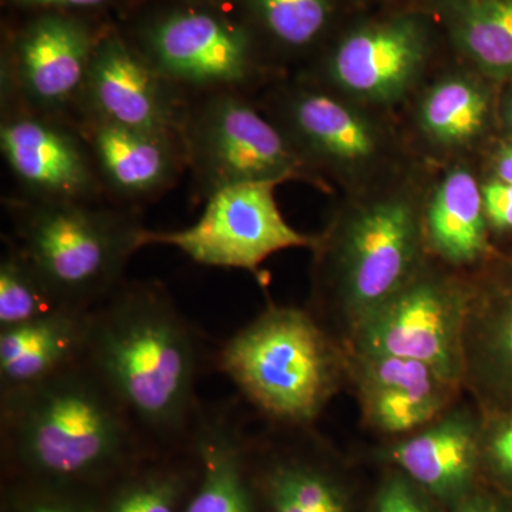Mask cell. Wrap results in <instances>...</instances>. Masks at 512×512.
<instances>
[{"label": "cell", "instance_id": "obj_10", "mask_svg": "<svg viewBox=\"0 0 512 512\" xmlns=\"http://www.w3.org/2000/svg\"><path fill=\"white\" fill-rule=\"evenodd\" d=\"M282 181H249L221 188L207 198L200 220L178 231L143 234V248H177L195 264L258 274L269 256L289 248H315L319 238L286 222L275 200Z\"/></svg>", "mask_w": 512, "mask_h": 512}, {"label": "cell", "instance_id": "obj_18", "mask_svg": "<svg viewBox=\"0 0 512 512\" xmlns=\"http://www.w3.org/2000/svg\"><path fill=\"white\" fill-rule=\"evenodd\" d=\"M90 309H63L0 329V394L52 379L86 360Z\"/></svg>", "mask_w": 512, "mask_h": 512}, {"label": "cell", "instance_id": "obj_27", "mask_svg": "<svg viewBox=\"0 0 512 512\" xmlns=\"http://www.w3.org/2000/svg\"><path fill=\"white\" fill-rule=\"evenodd\" d=\"M69 308L30 264L13 239L0 261V329L13 328Z\"/></svg>", "mask_w": 512, "mask_h": 512}, {"label": "cell", "instance_id": "obj_26", "mask_svg": "<svg viewBox=\"0 0 512 512\" xmlns=\"http://www.w3.org/2000/svg\"><path fill=\"white\" fill-rule=\"evenodd\" d=\"M249 28L288 50L312 46L328 28L330 0H238Z\"/></svg>", "mask_w": 512, "mask_h": 512}, {"label": "cell", "instance_id": "obj_5", "mask_svg": "<svg viewBox=\"0 0 512 512\" xmlns=\"http://www.w3.org/2000/svg\"><path fill=\"white\" fill-rule=\"evenodd\" d=\"M234 8L156 2L120 26L148 62L188 97L238 92L255 70V33Z\"/></svg>", "mask_w": 512, "mask_h": 512}, {"label": "cell", "instance_id": "obj_8", "mask_svg": "<svg viewBox=\"0 0 512 512\" xmlns=\"http://www.w3.org/2000/svg\"><path fill=\"white\" fill-rule=\"evenodd\" d=\"M198 197L228 185L288 181L302 170L298 148L238 92L195 97L183 128Z\"/></svg>", "mask_w": 512, "mask_h": 512}, {"label": "cell", "instance_id": "obj_20", "mask_svg": "<svg viewBox=\"0 0 512 512\" xmlns=\"http://www.w3.org/2000/svg\"><path fill=\"white\" fill-rule=\"evenodd\" d=\"M276 427L282 444L279 446L274 429L258 440L269 454V464L262 476V498L268 512H350L345 491L332 477L303 456L302 429Z\"/></svg>", "mask_w": 512, "mask_h": 512}, {"label": "cell", "instance_id": "obj_23", "mask_svg": "<svg viewBox=\"0 0 512 512\" xmlns=\"http://www.w3.org/2000/svg\"><path fill=\"white\" fill-rule=\"evenodd\" d=\"M198 477L190 447L153 451L106 487L97 512H183Z\"/></svg>", "mask_w": 512, "mask_h": 512}, {"label": "cell", "instance_id": "obj_30", "mask_svg": "<svg viewBox=\"0 0 512 512\" xmlns=\"http://www.w3.org/2000/svg\"><path fill=\"white\" fill-rule=\"evenodd\" d=\"M416 487L406 474L387 478L377 494L375 512H430Z\"/></svg>", "mask_w": 512, "mask_h": 512}, {"label": "cell", "instance_id": "obj_34", "mask_svg": "<svg viewBox=\"0 0 512 512\" xmlns=\"http://www.w3.org/2000/svg\"><path fill=\"white\" fill-rule=\"evenodd\" d=\"M454 512H503L497 505L483 497H464L458 501Z\"/></svg>", "mask_w": 512, "mask_h": 512}, {"label": "cell", "instance_id": "obj_6", "mask_svg": "<svg viewBox=\"0 0 512 512\" xmlns=\"http://www.w3.org/2000/svg\"><path fill=\"white\" fill-rule=\"evenodd\" d=\"M424 222L409 201L367 205L333 247V292L323 325L345 346L352 333L419 274Z\"/></svg>", "mask_w": 512, "mask_h": 512}, {"label": "cell", "instance_id": "obj_31", "mask_svg": "<svg viewBox=\"0 0 512 512\" xmlns=\"http://www.w3.org/2000/svg\"><path fill=\"white\" fill-rule=\"evenodd\" d=\"M490 429L483 427V456L504 476L512 478V413L498 414Z\"/></svg>", "mask_w": 512, "mask_h": 512}, {"label": "cell", "instance_id": "obj_14", "mask_svg": "<svg viewBox=\"0 0 512 512\" xmlns=\"http://www.w3.org/2000/svg\"><path fill=\"white\" fill-rule=\"evenodd\" d=\"M427 32L416 16L370 23L343 37L328 62L340 89L373 101L406 92L427 53Z\"/></svg>", "mask_w": 512, "mask_h": 512}, {"label": "cell", "instance_id": "obj_1", "mask_svg": "<svg viewBox=\"0 0 512 512\" xmlns=\"http://www.w3.org/2000/svg\"><path fill=\"white\" fill-rule=\"evenodd\" d=\"M156 451L190 447L207 365L200 332L160 282L124 281L89 311L86 360Z\"/></svg>", "mask_w": 512, "mask_h": 512}, {"label": "cell", "instance_id": "obj_19", "mask_svg": "<svg viewBox=\"0 0 512 512\" xmlns=\"http://www.w3.org/2000/svg\"><path fill=\"white\" fill-rule=\"evenodd\" d=\"M463 349L464 392L485 410L512 413V285L493 292L470 285Z\"/></svg>", "mask_w": 512, "mask_h": 512}, {"label": "cell", "instance_id": "obj_25", "mask_svg": "<svg viewBox=\"0 0 512 512\" xmlns=\"http://www.w3.org/2000/svg\"><path fill=\"white\" fill-rule=\"evenodd\" d=\"M488 100L480 87L463 77L437 83L420 107L423 130L443 144H464L483 130Z\"/></svg>", "mask_w": 512, "mask_h": 512}, {"label": "cell", "instance_id": "obj_15", "mask_svg": "<svg viewBox=\"0 0 512 512\" xmlns=\"http://www.w3.org/2000/svg\"><path fill=\"white\" fill-rule=\"evenodd\" d=\"M73 121L90 148L106 195L116 200H151L173 187L188 170L181 137L134 130L90 117Z\"/></svg>", "mask_w": 512, "mask_h": 512}, {"label": "cell", "instance_id": "obj_7", "mask_svg": "<svg viewBox=\"0 0 512 512\" xmlns=\"http://www.w3.org/2000/svg\"><path fill=\"white\" fill-rule=\"evenodd\" d=\"M79 13H25L3 30L2 111L73 120L109 20Z\"/></svg>", "mask_w": 512, "mask_h": 512}, {"label": "cell", "instance_id": "obj_21", "mask_svg": "<svg viewBox=\"0 0 512 512\" xmlns=\"http://www.w3.org/2000/svg\"><path fill=\"white\" fill-rule=\"evenodd\" d=\"M487 229L476 178L464 168L450 171L434 192L424 220L431 251L454 268L474 265L490 249Z\"/></svg>", "mask_w": 512, "mask_h": 512}, {"label": "cell", "instance_id": "obj_24", "mask_svg": "<svg viewBox=\"0 0 512 512\" xmlns=\"http://www.w3.org/2000/svg\"><path fill=\"white\" fill-rule=\"evenodd\" d=\"M446 10L466 56L490 76H512V0H448Z\"/></svg>", "mask_w": 512, "mask_h": 512}, {"label": "cell", "instance_id": "obj_22", "mask_svg": "<svg viewBox=\"0 0 512 512\" xmlns=\"http://www.w3.org/2000/svg\"><path fill=\"white\" fill-rule=\"evenodd\" d=\"M293 136L306 150L340 164L375 156L377 136L369 121L345 103L320 92H299L286 104Z\"/></svg>", "mask_w": 512, "mask_h": 512}, {"label": "cell", "instance_id": "obj_36", "mask_svg": "<svg viewBox=\"0 0 512 512\" xmlns=\"http://www.w3.org/2000/svg\"><path fill=\"white\" fill-rule=\"evenodd\" d=\"M508 117H510V123H511V126H512V103H511V106H510V110H508Z\"/></svg>", "mask_w": 512, "mask_h": 512}, {"label": "cell", "instance_id": "obj_4", "mask_svg": "<svg viewBox=\"0 0 512 512\" xmlns=\"http://www.w3.org/2000/svg\"><path fill=\"white\" fill-rule=\"evenodd\" d=\"M16 245L69 308L92 309L126 279L131 256L143 248L131 211L97 202L8 201Z\"/></svg>", "mask_w": 512, "mask_h": 512}, {"label": "cell", "instance_id": "obj_12", "mask_svg": "<svg viewBox=\"0 0 512 512\" xmlns=\"http://www.w3.org/2000/svg\"><path fill=\"white\" fill-rule=\"evenodd\" d=\"M0 150L23 197L99 202L106 195L92 153L73 120L2 111Z\"/></svg>", "mask_w": 512, "mask_h": 512}, {"label": "cell", "instance_id": "obj_17", "mask_svg": "<svg viewBox=\"0 0 512 512\" xmlns=\"http://www.w3.org/2000/svg\"><path fill=\"white\" fill-rule=\"evenodd\" d=\"M390 458L421 490L458 503L467 497L483 458V426L466 406L454 404L399 441Z\"/></svg>", "mask_w": 512, "mask_h": 512}, {"label": "cell", "instance_id": "obj_33", "mask_svg": "<svg viewBox=\"0 0 512 512\" xmlns=\"http://www.w3.org/2000/svg\"><path fill=\"white\" fill-rule=\"evenodd\" d=\"M156 2H170V3H188V5H205V6H218V8H235L238 0H127L124 5V12L138 6L147 5V3Z\"/></svg>", "mask_w": 512, "mask_h": 512}, {"label": "cell", "instance_id": "obj_16", "mask_svg": "<svg viewBox=\"0 0 512 512\" xmlns=\"http://www.w3.org/2000/svg\"><path fill=\"white\" fill-rule=\"evenodd\" d=\"M190 444L198 477L183 512H256L248 474L254 437L237 404L202 403Z\"/></svg>", "mask_w": 512, "mask_h": 512}, {"label": "cell", "instance_id": "obj_3", "mask_svg": "<svg viewBox=\"0 0 512 512\" xmlns=\"http://www.w3.org/2000/svg\"><path fill=\"white\" fill-rule=\"evenodd\" d=\"M212 365L272 426L308 429L349 376V357L312 311L271 305L222 343Z\"/></svg>", "mask_w": 512, "mask_h": 512}, {"label": "cell", "instance_id": "obj_2", "mask_svg": "<svg viewBox=\"0 0 512 512\" xmlns=\"http://www.w3.org/2000/svg\"><path fill=\"white\" fill-rule=\"evenodd\" d=\"M0 443L6 466L20 481L87 494L156 451L86 362L29 389L0 394Z\"/></svg>", "mask_w": 512, "mask_h": 512}, {"label": "cell", "instance_id": "obj_32", "mask_svg": "<svg viewBox=\"0 0 512 512\" xmlns=\"http://www.w3.org/2000/svg\"><path fill=\"white\" fill-rule=\"evenodd\" d=\"M485 217L497 231H512V185L500 180L481 187Z\"/></svg>", "mask_w": 512, "mask_h": 512}, {"label": "cell", "instance_id": "obj_28", "mask_svg": "<svg viewBox=\"0 0 512 512\" xmlns=\"http://www.w3.org/2000/svg\"><path fill=\"white\" fill-rule=\"evenodd\" d=\"M5 512H97V498L70 488L22 481L10 491Z\"/></svg>", "mask_w": 512, "mask_h": 512}, {"label": "cell", "instance_id": "obj_35", "mask_svg": "<svg viewBox=\"0 0 512 512\" xmlns=\"http://www.w3.org/2000/svg\"><path fill=\"white\" fill-rule=\"evenodd\" d=\"M497 180L512 185V144L505 146L495 161Z\"/></svg>", "mask_w": 512, "mask_h": 512}, {"label": "cell", "instance_id": "obj_11", "mask_svg": "<svg viewBox=\"0 0 512 512\" xmlns=\"http://www.w3.org/2000/svg\"><path fill=\"white\" fill-rule=\"evenodd\" d=\"M190 103L123 29L110 23L94 52L76 117L183 138Z\"/></svg>", "mask_w": 512, "mask_h": 512}, {"label": "cell", "instance_id": "obj_9", "mask_svg": "<svg viewBox=\"0 0 512 512\" xmlns=\"http://www.w3.org/2000/svg\"><path fill=\"white\" fill-rule=\"evenodd\" d=\"M468 302L466 281L420 269L352 333L346 352L417 360L463 386Z\"/></svg>", "mask_w": 512, "mask_h": 512}, {"label": "cell", "instance_id": "obj_13", "mask_svg": "<svg viewBox=\"0 0 512 512\" xmlns=\"http://www.w3.org/2000/svg\"><path fill=\"white\" fill-rule=\"evenodd\" d=\"M362 419L384 436H409L456 404L463 386L417 360L348 353Z\"/></svg>", "mask_w": 512, "mask_h": 512}, {"label": "cell", "instance_id": "obj_29", "mask_svg": "<svg viewBox=\"0 0 512 512\" xmlns=\"http://www.w3.org/2000/svg\"><path fill=\"white\" fill-rule=\"evenodd\" d=\"M6 8L23 13L64 12L103 15L113 8H124L127 0H2Z\"/></svg>", "mask_w": 512, "mask_h": 512}]
</instances>
